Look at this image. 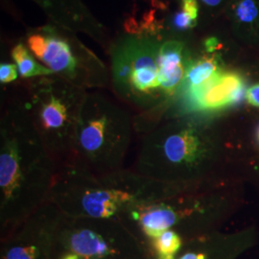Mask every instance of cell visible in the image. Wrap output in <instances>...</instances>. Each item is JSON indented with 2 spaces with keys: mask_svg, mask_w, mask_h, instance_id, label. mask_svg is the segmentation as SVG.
<instances>
[{
  "mask_svg": "<svg viewBox=\"0 0 259 259\" xmlns=\"http://www.w3.org/2000/svg\"><path fill=\"white\" fill-rule=\"evenodd\" d=\"M31 51L54 73L73 81L77 76V61L65 40L55 37L33 35L28 38Z\"/></svg>",
  "mask_w": 259,
  "mask_h": 259,
  "instance_id": "cell-9",
  "label": "cell"
},
{
  "mask_svg": "<svg viewBox=\"0 0 259 259\" xmlns=\"http://www.w3.org/2000/svg\"><path fill=\"white\" fill-rule=\"evenodd\" d=\"M182 12L197 21L198 19V2L197 0H182Z\"/></svg>",
  "mask_w": 259,
  "mask_h": 259,
  "instance_id": "cell-17",
  "label": "cell"
},
{
  "mask_svg": "<svg viewBox=\"0 0 259 259\" xmlns=\"http://www.w3.org/2000/svg\"><path fill=\"white\" fill-rule=\"evenodd\" d=\"M37 111L31 118L48 152L59 166L69 162L83 102L67 93L48 88L36 95Z\"/></svg>",
  "mask_w": 259,
  "mask_h": 259,
  "instance_id": "cell-5",
  "label": "cell"
},
{
  "mask_svg": "<svg viewBox=\"0 0 259 259\" xmlns=\"http://www.w3.org/2000/svg\"><path fill=\"white\" fill-rule=\"evenodd\" d=\"M232 15L236 30L250 37L258 33L259 0H234Z\"/></svg>",
  "mask_w": 259,
  "mask_h": 259,
  "instance_id": "cell-12",
  "label": "cell"
},
{
  "mask_svg": "<svg viewBox=\"0 0 259 259\" xmlns=\"http://www.w3.org/2000/svg\"><path fill=\"white\" fill-rule=\"evenodd\" d=\"M61 259H81L80 256H78L77 254L72 253V252H66L64 256H62Z\"/></svg>",
  "mask_w": 259,
  "mask_h": 259,
  "instance_id": "cell-21",
  "label": "cell"
},
{
  "mask_svg": "<svg viewBox=\"0 0 259 259\" xmlns=\"http://www.w3.org/2000/svg\"><path fill=\"white\" fill-rule=\"evenodd\" d=\"M157 259H176L175 255H169V256H162V257H157Z\"/></svg>",
  "mask_w": 259,
  "mask_h": 259,
  "instance_id": "cell-22",
  "label": "cell"
},
{
  "mask_svg": "<svg viewBox=\"0 0 259 259\" xmlns=\"http://www.w3.org/2000/svg\"><path fill=\"white\" fill-rule=\"evenodd\" d=\"M12 57L18 66L19 75L22 78L54 74V72L47 66H44L35 61L23 45H18L13 49Z\"/></svg>",
  "mask_w": 259,
  "mask_h": 259,
  "instance_id": "cell-13",
  "label": "cell"
},
{
  "mask_svg": "<svg viewBox=\"0 0 259 259\" xmlns=\"http://www.w3.org/2000/svg\"><path fill=\"white\" fill-rule=\"evenodd\" d=\"M179 187L142 176L134 169L94 173L66 163L58 168L49 201L70 217L119 218L131 207Z\"/></svg>",
  "mask_w": 259,
  "mask_h": 259,
  "instance_id": "cell-2",
  "label": "cell"
},
{
  "mask_svg": "<svg viewBox=\"0 0 259 259\" xmlns=\"http://www.w3.org/2000/svg\"><path fill=\"white\" fill-rule=\"evenodd\" d=\"M202 1L204 2V4H206L207 6H210V7H215L222 2V0H202Z\"/></svg>",
  "mask_w": 259,
  "mask_h": 259,
  "instance_id": "cell-20",
  "label": "cell"
},
{
  "mask_svg": "<svg viewBox=\"0 0 259 259\" xmlns=\"http://www.w3.org/2000/svg\"><path fill=\"white\" fill-rule=\"evenodd\" d=\"M243 76L220 70L206 83L185 95L188 111H214L237 105L246 94Z\"/></svg>",
  "mask_w": 259,
  "mask_h": 259,
  "instance_id": "cell-8",
  "label": "cell"
},
{
  "mask_svg": "<svg viewBox=\"0 0 259 259\" xmlns=\"http://www.w3.org/2000/svg\"><path fill=\"white\" fill-rule=\"evenodd\" d=\"M245 98L252 107L259 108V83H254L246 91Z\"/></svg>",
  "mask_w": 259,
  "mask_h": 259,
  "instance_id": "cell-18",
  "label": "cell"
},
{
  "mask_svg": "<svg viewBox=\"0 0 259 259\" xmlns=\"http://www.w3.org/2000/svg\"><path fill=\"white\" fill-rule=\"evenodd\" d=\"M179 259H208L206 253L204 252H194V251H189L185 253L182 257Z\"/></svg>",
  "mask_w": 259,
  "mask_h": 259,
  "instance_id": "cell-19",
  "label": "cell"
},
{
  "mask_svg": "<svg viewBox=\"0 0 259 259\" xmlns=\"http://www.w3.org/2000/svg\"><path fill=\"white\" fill-rule=\"evenodd\" d=\"M157 65L163 96L170 97L181 89L185 79L186 64L184 62V45L169 40L158 48Z\"/></svg>",
  "mask_w": 259,
  "mask_h": 259,
  "instance_id": "cell-10",
  "label": "cell"
},
{
  "mask_svg": "<svg viewBox=\"0 0 259 259\" xmlns=\"http://www.w3.org/2000/svg\"><path fill=\"white\" fill-rule=\"evenodd\" d=\"M59 165L30 117L10 116L0 128V224L11 231L49 202Z\"/></svg>",
  "mask_w": 259,
  "mask_h": 259,
  "instance_id": "cell-1",
  "label": "cell"
},
{
  "mask_svg": "<svg viewBox=\"0 0 259 259\" xmlns=\"http://www.w3.org/2000/svg\"><path fill=\"white\" fill-rule=\"evenodd\" d=\"M216 157V142L192 124L150 131L140 140L134 170L162 184L183 186L204 174Z\"/></svg>",
  "mask_w": 259,
  "mask_h": 259,
  "instance_id": "cell-3",
  "label": "cell"
},
{
  "mask_svg": "<svg viewBox=\"0 0 259 259\" xmlns=\"http://www.w3.org/2000/svg\"><path fill=\"white\" fill-rule=\"evenodd\" d=\"M63 213L50 201L19 224L12 231L17 241L11 242L2 259H44L47 248L59 239Z\"/></svg>",
  "mask_w": 259,
  "mask_h": 259,
  "instance_id": "cell-7",
  "label": "cell"
},
{
  "mask_svg": "<svg viewBox=\"0 0 259 259\" xmlns=\"http://www.w3.org/2000/svg\"><path fill=\"white\" fill-rule=\"evenodd\" d=\"M256 135H257V139H258V141H259V126H258V129H257V134H256Z\"/></svg>",
  "mask_w": 259,
  "mask_h": 259,
  "instance_id": "cell-23",
  "label": "cell"
},
{
  "mask_svg": "<svg viewBox=\"0 0 259 259\" xmlns=\"http://www.w3.org/2000/svg\"><path fill=\"white\" fill-rule=\"evenodd\" d=\"M158 49L147 41L134 42L114 57L113 82L117 93L139 107H151L164 97L159 82Z\"/></svg>",
  "mask_w": 259,
  "mask_h": 259,
  "instance_id": "cell-6",
  "label": "cell"
},
{
  "mask_svg": "<svg viewBox=\"0 0 259 259\" xmlns=\"http://www.w3.org/2000/svg\"><path fill=\"white\" fill-rule=\"evenodd\" d=\"M18 66L12 64H1L0 65V82L8 83L18 78Z\"/></svg>",
  "mask_w": 259,
  "mask_h": 259,
  "instance_id": "cell-15",
  "label": "cell"
},
{
  "mask_svg": "<svg viewBox=\"0 0 259 259\" xmlns=\"http://www.w3.org/2000/svg\"><path fill=\"white\" fill-rule=\"evenodd\" d=\"M196 24H197L196 20L191 19L189 16H187L182 11L178 12L174 18V25L179 30H187V29L194 27Z\"/></svg>",
  "mask_w": 259,
  "mask_h": 259,
  "instance_id": "cell-16",
  "label": "cell"
},
{
  "mask_svg": "<svg viewBox=\"0 0 259 259\" xmlns=\"http://www.w3.org/2000/svg\"><path fill=\"white\" fill-rule=\"evenodd\" d=\"M220 70L219 60L216 56H204L186 63L185 79L181 85L184 95L194 92Z\"/></svg>",
  "mask_w": 259,
  "mask_h": 259,
  "instance_id": "cell-11",
  "label": "cell"
},
{
  "mask_svg": "<svg viewBox=\"0 0 259 259\" xmlns=\"http://www.w3.org/2000/svg\"><path fill=\"white\" fill-rule=\"evenodd\" d=\"M132 140L127 117L101 103L83 101L73 154L67 163L94 173L120 170L125 168Z\"/></svg>",
  "mask_w": 259,
  "mask_h": 259,
  "instance_id": "cell-4",
  "label": "cell"
},
{
  "mask_svg": "<svg viewBox=\"0 0 259 259\" xmlns=\"http://www.w3.org/2000/svg\"><path fill=\"white\" fill-rule=\"evenodd\" d=\"M151 243L157 257H162L176 255L177 252L182 248L183 240L175 231L169 230L162 232L156 238H153Z\"/></svg>",
  "mask_w": 259,
  "mask_h": 259,
  "instance_id": "cell-14",
  "label": "cell"
}]
</instances>
